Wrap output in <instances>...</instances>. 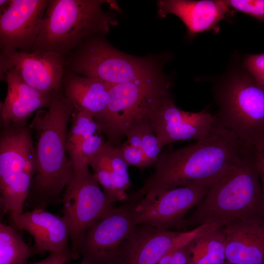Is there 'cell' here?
Wrapping results in <instances>:
<instances>
[{"instance_id": "cell-1", "label": "cell", "mask_w": 264, "mask_h": 264, "mask_svg": "<svg viewBox=\"0 0 264 264\" xmlns=\"http://www.w3.org/2000/svg\"><path fill=\"white\" fill-rule=\"evenodd\" d=\"M249 148L231 131L215 125L205 139L161 153L154 172L135 193L150 199L195 181L217 180Z\"/></svg>"}, {"instance_id": "cell-2", "label": "cell", "mask_w": 264, "mask_h": 264, "mask_svg": "<svg viewBox=\"0 0 264 264\" xmlns=\"http://www.w3.org/2000/svg\"><path fill=\"white\" fill-rule=\"evenodd\" d=\"M74 111L60 89L52 92L48 110H37L29 125L35 132L37 168L28 198L34 208L56 202L71 179L73 168L66 145L68 123Z\"/></svg>"}, {"instance_id": "cell-3", "label": "cell", "mask_w": 264, "mask_h": 264, "mask_svg": "<svg viewBox=\"0 0 264 264\" xmlns=\"http://www.w3.org/2000/svg\"><path fill=\"white\" fill-rule=\"evenodd\" d=\"M178 227H222L236 219L264 215L257 151L248 148L209 187Z\"/></svg>"}, {"instance_id": "cell-4", "label": "cell", "mask_w": 264, "mask_h": 264, "mask_svg": "<svg viewBox=\"0 0 264 264\" xmlns=\"http://www.w3.org/2000/svg\"><path fill=\"white\" fill-rule=\"evenodd\" d=\"M104 0H48L31 52H55L66 57L87 39L107 34L117 21L102 10Z\"/></svg>"}, {"instance_id": "cell-5", "label": "cell", "mask_w": 264, "mask_h": 264, "mask_svg": "<svg viewBox=\"0 0 264 264\" xmlns=\"http://www.w3.org/2000/svg\"><path fill=\"white\" fill-rule=\"evenodd\" d=\"M226 76L213 88L218 108L215 125L257 150L264 145V85L243 66Z\"/></svg>"}, {"instance_id": "cell-6", "label": "cell", "mask_w": 264, "mask_h": 264, "mask_svg": "<svg viewBox=\"0 0 264 264\" xmlns=\"http://www.w3.org/2000/svg\"><path fill=\"white\" fill-rule=\"evenodd\" d=\"M65 61L66 74L95 78L111 85L160 75L154 61L121 52L103 36L87 39Z\"/></svg>"}, {"instance_id": "cell-7", "label": "cell", "mask_w": 264, "mask_h": 264, "mask_svg": "<svg viewBox=\"0 0 264 264\" xmlns=\"http://www.w3.org/2000/svg\"><path fill=\"white\" fill-rule=\"evenodd\" d=\"M170 84L159 75L111 85L107 109L97 122L107 142L118 146L129 128L146 118L153 103L169 92Z\"/></svg>"}, {"instance_id": "cell-8", "label": "cell", "mask_w": 264, "mask_h": 264, "mask_svg": "<svg viewBox=\"0 0 264 264\" xmlns=\"http://www.w3.org/2000/svg\"><path fill=\"white\" fill-rule=\"evenodd\" d=\"M64 215L68 229L71 257L77 259L87 231L113 207L87 165L73 170L63 194Z\"/></svg>"}, {"instance_id": "cell-9", "label": "cell", "mask_w": 264, "mask_h": 264, "mask_svg": "<svg viewBox=\"0 0 264 264\" xmlns=\"http://www.w3.org/2000/svg\"><path fill=\"white\" fill-rule=\"evenodd\" d=\"M132 194L114 207L86 233L79 249L83 264H109L137 225L136 205Z\"/></svg>"}, {"instance_id": "cell-10", "label": "cell", "mask_w": 264, "mask_h": 264, "mask_svg": "<svg viewBox=\"0 0 264 264\" xmlns=\"http://www.w3.org/2000/svg\"><path fill=\"white\" fill-rule=\"evenodd\" d=\"M161 147L180 141L201 140L215 127L216 117L206 110L189 112L180 110L170 92L158 97L146 114Z\"/></svg>"}, {"instance_id": "cell-11", "label": "cell", "mask_w": 264, "mask_h": 264, "mask_svg": "<svg viewBox=\"0 0 264 264\" xmlns=\"http://www.w3.org/2000/svg\"><path fill=\"white\" fill-rule=\"evenodd\" d=\"M215 226L205 224L189 231H174L137 224L109 264H157L172 250L189 244Z\"/></svg>"}, {"instance_id": "cell-12", "label": "cell", "mask_w": 264, "mask_h": 264, "mask_svg": "<svg viewBox=\"0 0 264 264\" xmlns=\"http://www.w3.org/2000/svg\"><path fill=\"white\" fill-rule=\"evenodd\" d=\"M217 180L195 181L161 192L150 199L140 198L136 208L137 224L160 229L178 227Z\"/></svg>"}, {"instance_id": "cell-13", "label": "cell", "mask_w": 264, "mask_h": 264, "mask_svg": "<svg viewBox=\"0 0 264 264\" xmlns=\"http://www.w3.org/2000/svg\"><path fill=\"white\" fill-rule=\"evenodd\" d=\"M65 61V57L55 52H25L13 48L0 49V77L14 68L30 87L52 92L61 88L66 74Z\"/></svg>"}, {"instance_id": "cell-14", "label": "cell", "mask_w": 264, "mask_h": 264, "mask_svg": "<svg viewBox=\"0 0 264 264\" xmlns=\"http://www.w3.org/2000/svg\"><path fill=\"white\" fill-rule=\"evenodd\" d=\"M47 2L48 0H10L0 14V49L31 52Z\"/></svg>"}, {"instance_id": "cell-15", "label": "cell", "mask_w": 264, "mask_h": 264, "mask_svg": "<svg viewBox=\"0 0 264 264\" xmlns=\"http://www.w3.org/2000/svg\"><path fill=\"white\" fill-rule=\"evenodd\" d=\"M11 225L24 230L34 239L35 254L59 253L72 259L68 229L63 217L44 208H34L20 213H10Z\"/></svg>"}, {"instance_id": "cell-16", "label": "cell", "mask_w": 264, "mask_h": 264, "mask_svg": "<svg viewBox=\"0 0 264 264\" xmlns=\"http://www.w3.org/2000/svg\"><path fill=\"white\" fill-rule=\"evenodd\" d=\"M222 228L226 236L227 262L264 264V215L236 219Z\"/></svg>"}, {"instance_id": "cell-17", "label": "cell", "mask_w": 264, "mask_h": 264, "mask_svg": "<svg viewBox=\"0 0 264 264\" xmlns=\"http://www.w3.org/2000/svg\"><path fill=\"white\" fill-rule=\"evenodd\" d=\"M0 80L7 84L6 96L0 107L2 127L26 122L35 111L49 107L52 92L41 91L30 87L14 68L7 71Z\"/></svg>"}, {"instance_id": "cell-18", "label": "cell", "mask_w": 264, "mask_h": 264, "mask_svg": "<svg viewBox=\"0 0 264 264\" xmlns=\"http://www.w3.org/2000/svg\"><path fill=\"white\" fill-rule=\"evenodd\" d=\"M157 6L160 16L171 14L178 17L190 35L213 28L227 18L229 10L225 0H159Z\"/></svg>"}, {"instance_id": "cell-19", "label": "cell", "mask_w": 264, "mask_h": 264, "mask_svg": "<svg viewBox=\"0 0 264 264\" xmlns=\"http://www.w3.org/2000/svg\"><path fill=\"white\" fill-rule=\"evenodd\" d=\"M88 165L105 195L113 203L128 199L126 191L132 185L129 166L121 156L117 147L105 142Z\"/></svg>"}, {"instance_id": "cell-20", "label": "cell", "mask_w": 264, "mask_h": 264, "mask_svg": "<svg viewBox=\"0 0 264 264\" xmlns=\"http://www.w3.org/2000/svg\"><path fill=\"white\" fill-rule=\"evenodd\" d=\"M110 86L97 78L69 73L66 74L61 89L74 111L88 113L97 123L107 109Z\"/></svg>"}, {"instance_id": "cell-21", "label": "cell", "mask_w": 264, "mask_h": 264, "mask_svg": "<svg viewBox=\"0 0 264 264\" xmlns=\"http://www.w3.org/2000/svg\"><path fill=\"white\" fill-rule=\"evenodd\" d=\"M225 233L215 226L195 238L189 245V264H224L226 261Z\"/></svg>"}, {"instance_id": "cell-22", "label": "cell", "mask_w": 264, "mask_h": 264, "mask_svg": "<svg viewBox=\"0 0 264 264\" xmlns=\"http://www.w3.org/2000/svg\"><path fill=\"white\" fill-rule=\"evenodd\" d=\"M35 254L23 240L19 230L11 225L0 223V264H28Z\"/></svg>"}, {"instance_id": "cell-23", "label": "cell", "mask_w": 264, "mask_h": 264, "mask_svg": "<svg viewBox=\"0 0 264 264\" xmlns=\"http://www.w3.org/2000/svg\"><path fill=\"white\" fill-rule=\"evenodd\" d=\"M125 137L126 142L144 154L150 166L157 161L162 147L146 118L132 125L126 132Z\"/></svg>"}, {"instance_id": "cell-24", "label": "cell", "mask_w": 264, "mask_h": 264, "mask_svg": "<svg viewBox=\"0 0 264 264\" xmlns=\"http://www.w3.org/2000/svg\"><path fill=\"white\" fill-rule=\"evenodd\" d=\"M71 119L66 145L68 157L85 139L98 132H101L98 125L88 113L74 111Z\"/></svg>"}, {"instance_id": "cell-25", "label": "cell", "mask_w": 264, "mask_h": 264, "mask_svg": "<svg viewBox=\"0 0 264 264\" xmlns=\"http://www.w3.org/2000/svg\"><path fill=\"white\" fill-rule=\"evenodd\" d=\"M98 132L85 139L75 152L69 156L73 170L79 169L88 163L105 142Z\"/></svg>"}, {"instance_id": "cell-26", "label": "cell", "mask_w": 264, "mask_h": 264, "mask_svg": "<svg viewBox=\"0 0 264 264\" xmlns=\"http://www.w3.org/2000/svg\"><path fill=\"white\" fill-rule=\"evenodd\" d=\"M225 1L229 8L264 21V0H225Z\"/></svg>"}, {"instance_id": "cell-27", "label": "cell", "mask_w": 264, "mask_h": 264, "mask_svg": "<svg viewBox=\"0 0 264 264\" xmlns=\"http://www.w3.org/2000/svg\"><path fill=\"white\" fill-rule=\"evenodd\" d=\"M120 154L128 166H133L143 169L150 165L144 154L127 142L117 147Z\"/></svg>"}, {"instance_id": "cell-28", "label": "cell", "mask_w": 264, "mask_h": 264, "mask_svg": "<svg viewBox=\"0 0 264 264\" xmlns=\"http://www.w3.org/2000/svg\"><path fill=\"white\" fill-rule=\"evenodd\" d=\"M189 243L172 250L163 256L157 264H189Z\"/></svg>"}, {"instance_id": "cell-29", "label": "cell", "mask_w": 264, "mask_h": 264, "mask_svg": "<svg viewBox=\"0 0 264 264\" xmlns=\"http://www.w3.org/2000/svg\"><path fill=\"white\" fill-rule=\"evenodd\" d=\"M242 66L255 78L264 74V53L246 55Z\"/></svg>"}, {"instance_id": "cell-30", "label": "cell", "mask_w": 264, "mask_h": 264, "mask_svg": "<svg viewBox=\"0 0 264 264\" xmlns=\"http://www.w3.org/2000/svg\"><path fill=\"white\" fill-rule=\"evenodd\" d=\"M71 259L68 256L59 253H50L45 259L31 264H67Z\"/></svg>"}, {"instance_id": "cell-31", "label": "cell", "mask_w": 264, "mask_h": 264, "mask_svg": "<svg viewBox=\"0 0 264 264\" xmlns=\"http://www.w3.org/2000/svg\"><path fill=\"white\" fill-rule=\"evenodd\" d=\"M256 151L259 175L262 186L263 208L264 210V145L258 149H257Z\"/></svg>"}, {"instance_id": "cell-32", "label": "cell", "mask_w": 264, "mask_h": 264, "mask_svg": "<svg viewBox=\"0 0 264 264\" xmlns=\"http://www.w3.org/2000/svg\"><path fill=\"white\" fill-rule=\"evenodd\" d=\"M10 0H0V9L2 11L8 5Z\"/></svg>"}, {"instance_id": "cell-33", "label": "cell", "mask_w": 264, "mask_h": 264, "mask_svg": "<svg viewBox=\"0 0 264 264\" xmlns=\"http://www.w3.org/2000/svg\"><path fill=\"white\" fill-rule=\"evenodd\" d=\"M255 79L260 83L264 85V74L256 78Z\"/></svg>"}, {"instance_id": "cell-34", "label": "cell", "mask_w": 264, "mask_h": 264, "mask_svg": "<svg viewBox=\"0 0 264 264\" xmlns=\"http://www.w3.org/2000/svg\"><path fill=\"white\" fill-rule=\"evenodd\" d=\"M224 264H231V263H229V262H227L226 261L225 263Z\"/></svg>"}, {"instance_id": "cell-35", "label": "cell", "mask_w": 264, "mask_h": 264, "mask_svg": "<svg viewBox=\"0 0 264 264\" xmlns=\"http://www.w3.org/2000/svg\"><path fill=\"white\" fill-rule=\"evenodd\" d=\"M79 264H82V263H81Z\"/></svg>"}]
</instances>
